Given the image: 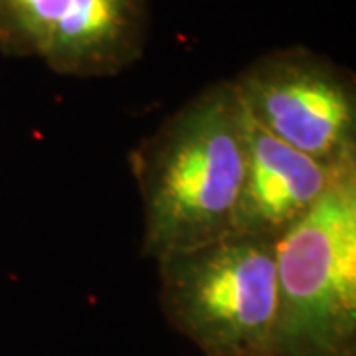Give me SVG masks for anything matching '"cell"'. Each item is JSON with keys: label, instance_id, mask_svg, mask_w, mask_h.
<instances>
[{"label": "cell", "instance_id": "1", "mask_svg": "<svg viewBox=\"0 0 356 356\" xmlns=\"http://www.w3.org/2000/svg\"><path fill=\"white\" fill-rule=\"evenodd\" d=\"M245 111L229 79L216 81L131 153L143 208V254H163L229 234L242 186Z\"/></svg>", "mask_w": 356, "mask_h": 356}, {"label": "cell", "instance_id": "2", "mask_svg": "<svg viewBox=\"0 0 356 356\" xmlns=\"http://www.w3.org/2000/svg\"><path fill=\"white\" fill-rule=\"evenodd\" d=\"M273 356H356V161L275 240Z\"/></svg>", "mask_w": 356, "mask_h": 356}, {"label": "cell", "instance_id": "3", "mask_svg": "<svg viewBox=\"0 0 356 356\" xmlns=\"http://www.w3.org/2000/svg\"><path fill=\"white\" fill-rule=\"evenodd\" d=\"M154 261L166 321L204 356H273L275 242L226 234Z\"/></svg>", "mask_w": 356, "mask_h": 356}, {"label": "cell", "instance_id": "4", "mask_svg": "<svg viewBox=\"0 0 356 356\" xmlns=\"http://www.w3.org/2000/svg\"><path fill=\"white\" fill-rule=\"evenodd\" d=\"M245 113L289 147L337 166L356 159L350 70L305 46L271 50L229 79Z\"/></svg>", "mask_w": 356, "mask_h": 356}, {"label": "cell", "instance_id": "5", "mask_svg": "<svg viewBox=\"0 0 356 356\" xmlns=\"http://www.w3.org/2000/svg\"><path fill=\"white\" fill-rule=\"evenodd\" d=\"M350 161L325 165L273 137L245 113L242 186L229 234L275 242L315 208Z\"/></svg>", "mask_w": 356, "mask_h": 356}, {"label": "cell", "instance_id": "6", "mask_svg": "<svg viewBox=\"0 0 356 356\" xmlns=\"http://www.w3.org/2000/svg\"><path fill=\"white\" fill-rule=\"evenodd\" d=\"M149 13V0H67L42 62L64 77L117 76L143 58Z\"/></svg>", "mask_w": 356, "mask_h": 356}, {"label": "cell", "instance_id": "7", "mask_svg": "<svg viewBox=\"0 0 356 356\" xmlns=\"http://www.w3.org/2000/svg\"><path fill=\"white\" fill-rule=\"evenodd\" d=\"M67 0H0V54L42 60Z\"/></svg>", "mask_w": 356, "mask_h": 356}]
</instances>
